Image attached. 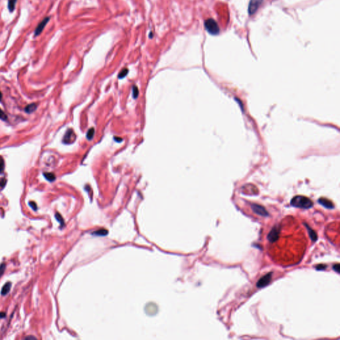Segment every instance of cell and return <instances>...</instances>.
Wrapping results in <instances>:
<instances>
[{
    "label": "cell",
    "instance_id": "6da1fadb",
    "mask_svg": "<svg viewBox=\"0 0 340 340\" xmlns=\"http://www.w3.org/2000/svg\"><path fill=\"white\" fill-rule=\"evenodd\" d=\"M291 205L294 207L303 209H309L313 206L312 201L305 196L298 195L293 197L291 200Z\"/></svg>",
    "mask_w": 340,
    "mask_h": 340
},
{
    "label": "cell",
    "instance_id": "7a4b0ae2",
    "mask_svg": "<svg viewBox=\"0 0 340 340\" xmlns=\"http://www.w3.org/2000/svg\"><path fill=\"white\" fill-rule=\"evenodd\" d=\"M205 28L212 35H217L219 33V27L217 22L213 19H208L205 21Z\"/></svg>",
    "mask_w": 340,
    "mask_h": 340
},
{
    "label": "cell",
    "instance_id": "3957f363",
    "mask_svg": "<svg viewBox=\"0 0 340 340\" xmlns=\"http://www.w3.org/2000/svg\"><path fill=\"white\" fill-rule=\"evenodd\" d=\"M281 231V227L280 225H275L268 233L267 239L270 243H274L278 240L280 237V233Z\"/></svg>",
    "mask_w": 340,
    "mask_h": 340
},
{
    "label": "cell",
    "instance_id": "277c9868",
    "mask_svg": "<svg viewBox=\"0 0 340 340\" xmlns=\"http://www.w3.org/2000/svg\"><path fill=\"white\" fill-rule=\"evenodd\" d=\"M76 140V135L74 131L71 129H69L66 131L63 139V143L65 144H70L73 143Z\"/></svg>",
    "mask_w": 340,
    "mask_h": 340
},
{
    "label": "cell",
    "instance_id": "5b68a950",
    "mask_svg": "<svg viewBox=\"0 0 340 340\" xmlns=\"http://www.w3.org/2000/svg\"><path fill=\"white\" fill-rule=\"evenodd\" d=\"M272 275V272H269V273L267 274L266 275L263 276L262 278L259 280V281H258L256 284V286L258 288H263L267 286L271 281Z\"/></svg>",
    "mask_w": 340,
    "mask_h": 340
},
{
    "label": "cell",
    "instance_id": "8992f818",
    "mask_svg": "<svg viewBox=\"0 0 340 340\" xmlns=\"http://www.w3.org/2000/svg\"><path fill=\"white\" fill-rule=\"evenodd\" d=\"M263 2V0H251L249 5V15H253Z\"/></svg>",
    "mask_w": 340,
    "mask_h": 340
},
{
    "label": "cell",
    "instance_id": "52a82bcc",
    "mask_svg": "<svg viewBox=\"0 0 340 340\" xmlns=\"http://www.w3.org/2000/svg\"><path fill=\"white\" fill-rule=\"evenodd\" d=\"M251 208L252 209V211L257 215L263 216V217H267V216L268 215L267 211L263 206H261V205H260L252 204L251 205Z\"/></svg>",
    "mask_w": 340,
    "mask_h": 340
},
{
    "label": "cell",
    "instance_id": "ba28073f",
    "mask_svg": "<svg viewBox=\"0 0 340 340\" xmlns=\"http://www.w3.org/2000/svg\"><path fill=\"white\" fill-rule=\"evenodd\" d=\"M49 20H50V17H47L45 18L43 20H42L41 22L38 25H37V28L35 30V36H38L42 33L45 27V25L47 24Z\"/></svg>",
    "mask_w": 340,
    "mask_h": 340
},
{
    "label": "cell",
    "instance_id": "9c48e42d",
    "mask_svg": "<svg viewBox=\"0 0 340 340\" xmlns=\"http://www.w3.org/2000/svg\"><path fill=\"white\" fill-rule=\"evenodd\" d=\"M318 202L322 205V206L327 209H334V205L333 204V203H332L330 200L326 199V198H323V197L320 198V199H318Z\"/></svg>",
    "mask_w": 340,
    "mask_h": 340
},
{
    "label": "cell",
    "instance_id": "30bf717a",
    "mask_svg": "<svg viewBox=\"0 0 340 340\" xmlns=\"http://www.w3.org/2000/svg\"><path fill=\"white\" fill-rule=\"evenodd\" d=\"M11 286H12V283L11 282H7L5 285L3 286L2 290V295H6L7 293L9 292L11 289Z\"/></svg>",
    "mask_w": 340,
    "mask_h": 340
},
{
    "label": "cell",
    "instance_id": "8fae6325",
    "mask_svg": "<svg viewBox=\"0 0 340 340\" xmlns=\"http://www.w3.org/2000/svg\"><path fill=\"white\" fill-rule=\"evenodd\" d=\"M36 108H37V104L34 103L31 104H29L28 106L25 107V111L27 112V113H31L36 110Z\"/></svg>",
    "mask_w": 340,
    "mask_h": 340
},
{
    "label": "cell",
    "instance_id": "7c38bea8",
    "mask_svg": "<svg viewBox=\"0 0 340 340\" xmlns=\"http://www.w3.org/2000/svg\"><path fill=\"white\" fill-rule=\"evenodd\" d=\"M306 227H307V228H308V230L309 231V234H310V237H311L312 240L313 241H316L317 240V236L316 234V233L313 230H312L311 228H310L308 226L306 225Z\"/></svg>",
    "mask_w": 340,
    "mask_h": 340
},
{
    "label": "cell",
    "instance_id": "4fadbf2b",
    "mask_svg": "<svg viewBox=\"0 0 340 340\" xmlns=\"http://www.w3.org/2000/svg\"><path fill=\"white\" fill-rule=\"evenodd\" d=\"M44 177L46 178V179H47L48 181H53L55 180V175L53 173H44L43 174Z\"/></svg>",
    "mask_w": 340,
    "mask_h": 340
},
{
    "label": "cell",
    "instance_id": "5bb4252c",
    "mask_svg": "<svg viewBox=\"0 0 340 340\" xmlns=\"http://www.w3.org/2000/svg\"><path fill=\"white\" fill-rule=\"evenodd\" d=\"M16 2L17 0H9L8 1V9L10 12H13L14 11Z\"/></svg>",
    "mask_w": 340,
    "mask_h": 340
},
{
    "label": "cell",
    "instance_id": "9a60e30c",
    "mask_svg": "<svg viewBox=\"0 0 340 340\" xmlns=\"http://www.w3.org/2000/svg\"><path fill=\"white\" fill-rule=\"evenodd\" d=\"M95 135V128H92L89 129L87 133V138L88 140H91Z\"/></svg>",
    "mask_w": 340,
    "mask_h": 340
},
{
    "label": "cell",
    "instance_id": "2e32d148",
    "mask_svg": "<svg viewBox=\"0 0 340 340\" xmlns=\"http://www.w3.org/2000/svg\"><path fill=\"white\" fill-rule=\"evenodd\" d=\"M128 69H124L123 70H122V71L120 73L119 75H118V78H120V79H122V78H124L127 75V74H128Z\"/></svg>",
    "mask_w": 340,
    "mask_h": 340
},
{
    "label": "cell",
    "instance_id": "e0dca14e",
    "mask_svg": "<svg viewBox=\"0 0 340 340\" xmlns=\"http://www.w3.org/2000/svg\"><path fill=\"white\" fill-rule=\"evenodd\" d=\"M4 167H5L4 160H3L2 156H0V173L2 172V171L4 170Z\"/></svg>",
    "mask_w": 340,
    "mask_h": 340
},
{
    "label": "cell",
    "instance_id": "ac0fdd59",
    "mask_svg": "<svg viewBox=\"0 0 340 340\" xmlns=\"http://www.w3.org/2000/svg\"><path fill=\"white\" fill-rule=\"evenodd\" d=\"M132 92H133V97H134V99L137 98V97H138V94H139V91H138V88H137V87H135V86H134V87H133V91H132Z\"/></svg>",
    "mask_w": 340,
    "mask_h": 340
},
{
    "label": "cell",
    "instance_id": "d6986e66",
    "mask_svg": "<svg viewBox=\"0 0 340 340\" xmlns=\"http://www.w3.org/2000/svg\"><path fill=\"white\" fill-rule=\"evenodd\" d=\"M0 119L3 120H7V116L5 114L4 112H3L1 108H0Z\"/></svg>",
    "mask_w": 340,
    "mask_h": 340
},
{
    "label": "cell",
    "instance_id": "ffe728a7",
    "mask_svg": "<svg viewBox=\"0 0 340 340\" xmlns=\"http://www.w3.org/2000/svg\"><path fill=\"white\" fill-rule=\"evenodd\" d=\"M6 179L5 178H0V188H3L6 184Z\"/></svg>",
    "mask_w": 340,
    "mask_h": 340
},
{
    "label": "cell",
    "instance_id": "44dd1931",
    "mask_svg": "<svg viewBox=\"0 0 340 340\" xmlns=\"http://www.w3.org/2000/svg\"><path fill=\"white\" fill-rule=\"evenodd\" d=\"M107 233H108V232H107V231L104 230V229H101V230H100V231H96V232L95 233V234H98V235H104V234H106Z\"/></svg>",
    "mask_w": 340,
    "mask_h": 340
},
{
    "label": "cell",
    "instance_id": "7402d4cb",
    "mask_svg": "<svg viewBox=\"0 0 340 340\" xmlns=\"http://www.w3.org/2000/svg\"><path fill=\"white\" fill-rule=\"evenodd\" d=\"M5 264H2L0 265V276H1L3 274V272L5 271Z\"/></svg>",
    "mask_w": 340,
    "mask_h": 340
},
{
    "label": "cell",
    "instance_id": "603a6c76",
    "mask_svg": "<svg viewBox=\"0 0 340 340\" xmlns=\"http://www.w3.org/2000/svg\"><path fill=\"white\" fill-rule=\"evenodd\" d=\"M326 268V265H325V264H319L316 267L317 270H324V269Z\"/></svg>",
    "mask_w": 340,
    "mask_h": 340
},
{
    "label": "cell",
    "instance_id": "cb8c5ba5",
    "mask_svg": "<svg viewBox=\"0 0 340 340\" xmlns=\"http://www.w3.org/2000/svg\"><path fill=\"white\" fill-rule=\"evenodd\" d=\"M55 217H56V218H57L58 221H60V223H61V224H63V223H64V222H63V220L62 219V217L61 216V215L59 214V213H57V214H56Z\"/></svg>",
    "mask_w": 340,
    "mask_h": 340
},
{
    "label": "cell",
    "instance_id": "d4e9b609",
    "mask_svg": "<svg viewBox=\"0 0 340 340\" xmlns=\"http://www.w3.org/2000/svg\"><path fill=\"white\" fill-rule=\"evenodd\" d=\"M333 269L335 272H337L338 273H339V264H336L335 265H334V266L333 267Z\"/></svg>",
    "mask_w": 340,
    "mask_h": 340
},
{
    "label": "cell",
    "instance_id": "484cf974",
    "mask_svg": "<svg viewBox=\"0 0 340 340\" xmlns=\"http://www.w3.org/2000/svg\"><path fill=\"white\" fill-rule=\"evenodd\" d=\"M29 205H30V206H31L33 209H34V210H36V209H37V205L35 204V203H34V202H30V203H29Z\"/></svg>",
    "mask_w": 340,
    "mask_h": 340
},
{
    "label": "cell",
    "instance_id": "4316f807",
    "mask_svg": "<svg viewBox=\"0 0 340 340\" xmlns=\"http://www.w3.org/2000/svg\"><path fill=\"white\" fill-rule=\"evenodd\" d=\"M2 92H0V100H2Z\"/></svg>",
    "mask_w": 340,
    "mask_h": 340
}]
</instances>
